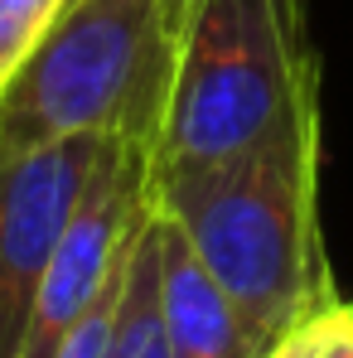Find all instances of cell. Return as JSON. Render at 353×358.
Masks as SVG:
<instances>
[{
	"label": "cell",
	"mask_w": 353,
	"mask_h": 358,
	"mask_svg": "<svg viewBox=\"0 0 353 358\" xmlns=\"http://www.w3.org/2000/svg\"><path fill=\"white\" fill-rule=\"evenodd\" d=\"M150 203L189 238L266 349L339 296L319 223V126L228 160L155 170Z\"/></svg>",
	"instance_id": "obj_1"
},
{
	"label": "cell",
	"mask_w": 353,
	"mask_h": 358,
	"mask_svg": "<svg viewBox=\"0 0 353 358\" xmlns=\"http://www.w3.org/2000/svg\"><path fill=\"white\" fill-rule=\"evenodd\" d=\"M319 126V59L300 0H175L150 175L228 160Z\"/></svg>",
	"instance_id": "obj_2"
},
{
	"label": "cell",
	"mask_w": 353,
	"mask_h": 358,
	"mask_svg": "<svg viewBox=\"0 0 353 358\" xmlns=\"http://www.w3.org/2000/svg\"><path fill=\"white\" fill-rule=\"evenodd\" d=\"M175 0H68L0 87V160L63 136H117L145 155Z\"/></svg>",
	"instance_id": "obj_3"
},
{
	"label": "cell",
	"mask_w": 353,
	"mask_h": 358,
	"mask_svg": "<svg viewBox=\"0 0 353 358\" xmlns=\"http://www.w3.org/2000/svg\"><path fill=\"white\" fill-rule=\"evenodd\" d=\"M145 203H150V160L136 145L112 141L44 266L20 358H54L63 334L102 300V291L117 281L121 262L131 252Z\"/></svg>",
	"instance_id": "obj_4"
},
{
	"label": "cell",
	"mask_w": 353,
	"mask_h": 358,
	"mask_svg": "<svg viewBox=\"0 0 353 358\" xmlns=\"http://www.w3.org/2000/svg\"><path fill=\"white\" fill-rule=\"evenodd\" d=\"M117 136H63L0 160V358H20L44 266Z\"/></svg>",
	"instance_id": "obj_5"
},
{
	"label": "cell",
	"mask_w": 353,
	"mask_h": 358,
	"mask_svg": "<svg viewBox=\"0 0 353 358\" xmlns=\"http://www.w3.org/2000/svg\"><path fill=\"white\" fill-rule=\"evenodd\" d=\"M155 208V203H150ZM155 247H160V320L175 358H261L266 344L252 334L233 296L213 281L189 238L155 208Z\"/></svg>",
	"instance_id": "obj_6"
},
{
	"label": "cell",
	"mask_w": 353,
	"mask_h": 358,
	"mask_svg": "<svg viewBox=\"0 0 353 358\" xmlns=\"http://www.w3.org/2000/svg\"><path fill=\"white\" fill-rule=\"evenodd\" d=\"M102 358H175L160 320V247H155V208L145 203V218L126 252L117 320L107 334Z\"/></svg>",
	"instance_id": "obj_7"
},
{
	"label": "cell",
	"mask_w": 353,
	"mask_h": 358,
	"mask_svg": "<svg viewBox=\"0 0 353 358\" xmlns=\"http://www.w3.org/2000/svg\"><path fill=\"white\" fill-rule=\"evenodd\" d=\"M261 358H353V296H329L271 339Z\"/></svg>",
	"instance_id": "obj_8"
},
{
	"label": "cell",
	"mask_w": 353,
	"mask_h": 358,
	"mask_svg": "<svg viewBox=\"0 0 353 358\" xmlns=\"http://www.w3.org/2000/svg\"><path fill=\"white\" fill-rule=\"evenodd\" d=\"M68 0H0V87L24 63V54L44 39Z\"/></svg>",
	"instance_id": "obj_9"
}]
</instances>
